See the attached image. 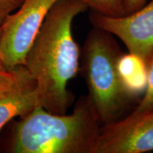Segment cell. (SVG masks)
Listing matches in <instances>:
<instances>
[{"instance_id": "obj_14", "label": "cell", "mask_w": 153, "mask_h": 153, "mask_svg": "<svg viewBox=\"0 0 153 153\" xmlns=\"http://www.w3.org/2000/svg\"><path fill=\"white\" fill-rule=\"evenodd\" d=\"M1 33H2V29H1V26H0V40H1Z\"/></svg>"}, {"instance_id": "obj_8", "label": "cell", "mask_w": 153, "mask_h": 153, "mask_svg": "<svg viewBox=\"0 0 153 153\" xmlns=\"http://www.w3.org/2000/svg\"><path fill=\"white\" fill-rule=\"evenodd\" d=\"M38 106L36 85L0 97V131L17 116H22Z\"/></svg>"}, {"instance_id": "obj_3", "label": "cell", "mask_w": 153, "mask_h": 153, "mask_svg": "<svg viewBox=\"0 0 153 153\" xmlns=\"http://www.w3.org/2000/svg\"><path fill=\"white\" fill-rule=\"evenodd\" d=\"M113 36L94 27L88 33L81 52L79 70L101 126L123 118L135 101L120 80L117 63L123 53Z\"/></svg>"}, {"instance_id": "obj_6", "label": "cell", "mask_w": 153, "mask_h": 153, "mask_svg": "<svg viewBox=\"0 0 153 153\" xmlns=\"http://www.w3.org/2000/svg\"><path fill=\"white\" fill-rule=\"evenodd\" d=\"M89 21L94 27L118 37L128 53L147 62L153 52V0L138 10L122 16H108L91 11Z\"/></svg>"}, {"instance_id": "obj_4", "label": "cell", "mask_w": 153, "mask_h": 153, "mask_svg": "<svg viewBox=\"0 0 153 153\" xmlns=\"http://www.w3.org/2000/svg\"><path fill=\"white\" fill-rule=\"evenodd\" d=\"M59 0H24L1 25L0 60L6 68L24 66L25 57L49 11Z\"/></svg>"}, {"instance_id": "obj_11", "label": "cell", "mask_w": 153, "mask_h": 153, "mask_svg": "<svg viewBox=\"0 0 153 153\" xmlns=\"http://www.w3.org/2000/svg\"><path fill=\"white\" fill-rule=\"evenodd\" d=\"M148 67V86L133 114H144L153 111V52L147 61Z\"/></svg>"}, {"instance_id": "obj_1", "label": "cell", "mask_w": 153, "mask_h": 153, "mask_svg": "<svg viewBox=\"0 0 153 153\" xmlns=\"http://www.w3.org/2000/svg\"><path fill=\"white\" fill-rule=\"evenodd\" d=\"M88 9L79 0L57 1L25 57L24 66L36 82L38 106L53 114H65L74 101L68 85L79 71L81 52L72 25Z\"/></svg>"}, {"instance_id": "obj_12", "label": "cell", "mask_w": 153, "mask_h": 153, "mask_svg": "<svg viewBox=\"0 0 153 153\" xmlns=\"http://www.w3.org/2000/svg\"><path fill=\"white\" fill-rule=\"evenodd\" d=\"M24 0H0V26L9 15L22 6Z\"/></svg>"}, {"instance_id": "obj_2", "label": "cell", "mask_w": 153, "mask_h": 153, "mask_svg": "<svg viewBox=\"0 0 153 153\" xmlns=\"http://www.w3.org/2000/svg\"><path fill=\"white\" fill-rule=\"evenodd\" d=\"M101 123L89 96H82L71 114L36 106L13 125L9 152L94 153Z\"/></svg>"}, {"instance_id": "obj_9", "label": "cell", "mask_w": 153, "mask_h": 153, "mask_svg": "<svg viewBox=\"0 0 153 153\" xmlns=\"http://www.w3.org/2000/svg\"><path fill=\"white\" fill-rule=\"evenodd\" d=\"M32 85L36 82L24 66L9 70L0 60V97Z\"/></svg>"}, {"instance_id": "obj_13", "label": "cell", "mask_w": 153, "mask_h": 153, "mask_svg": "<svg viewBox=\"0 0 153 153\" xmlns=\"http://www.w3.org/2000/svg\"><path fill=\"white\" fill-rule=\"evenodd\" d=\"M147 2V0H123L124 12L129 14L134 11L138 10Z\"/></svg>"}, {"instance_id": "obj_10", "label": "cell", "mask_w": 153, "mask_h": 153, "mask_svg": "<svg viewBox=\"0 0 153 153\" xmlns=\"http://www.w3.org/2000/svg\"><path fill=\"white\" fill-rule=\"evenodd\" d=\"M94 12L108 16L118 17L125 15L123 0H79Z\"/></svg>"}, {"instance_id": "obj_7", "label": "cell", "mask_w": 153, "mask_h": 153, "mask_svg": "<svg viewBox=\"0 0 153 153\" xmlns=\"http://www.w3.org/2000/svg\"><path fill=\"white\" fill-rule=\"evenodd\" d=\"M117 69L126 92L134 100L144 94L148 86L147 62L140 57L128 53L118 58Z\"/></svg>"}, {"instance_id": "obj_5", "label": "cell", "mask_w": 153, "mask_h": 153, "mask_svg": "<svg viewBox=\"0 0 153 153\" xmlns=\"http://www.w3.org/2000/svg\"><path fill=\"white\" fill-rule=\"evenodd\" d=\"M153 151V111L133 114L101 126L94 153Z\"/></svg>"}]
</instances>
